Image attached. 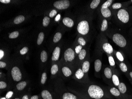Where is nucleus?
<instances>
[{"label": "nucleus", "instance_id": "f257e3e1", "mask_svg": "<svg viewBox=\"0 0 132 99\" xmlns=\"http://www.w3.org/2000/svg\"><path fill=\"white\" fill-rule=\"evenodd\" d=\"M87 93L89 97L92 99H104L111 98L110 96L106 95V93L101 86L95 84H91L89 86Z\"/></svg>", "mask_w": 132, "mask_h": 99}, {"label": "nucleus", "instance_id": "f03ea898", "mask_svg": "<svg viewBox=\"0 0 132 99\" xmlns=\"http://www.w3.org/2000/svg\"><path fill=\"white\" fill-rule=\"evenodd\" d=\"M112 41L119 47L124 48L127 46V41L124 36L119 33H116L112 36Z\"/></svg>", "mask_w": 132, "mask_h": 99}, {"label": "nucleus", "instance_id": "7ed1b4c3", "mask_svg": "<svg viewBox=\"0 0 132 99\" xmlns=\"http://www.w3.org/2000/svg\"><path fill=\"white\" fill-rule=\"evenodd\" d=\"M117 18L123 24L128 23L130 20V15L127 10L121 8L118 10L117 13Z\"/></svg>", "mask_w": 132, "mask_h": 99}, {"label": "nucleus", "instance_id": "20e7f679", "mask_svg": "<svg viewBox=\"0 0 132 99\" xmlns=\"http://www.w3.org/2000/svg\"><path fill=\"white\" fill-rule=\"evenodd\" d=\"M77 29L79 33L82 35H85L89 32V22L86 20L81 21L78 24Z\"/></svg>", "mask_w": 132, "mask_h": 99}, {"label": "nucleus", "instance_id": "39448f33", "mask_svg": "<svg viewBox=\"0 0 132 99\" xmlns=\"http://www.w3.org/2000/svg\"><path fill=\"white\" fill-rule=\"evenodd\" d=\"M75 59V52L73 49L69 48L67 49L64 53V59L65 62L71 63L74 61Z\"/></svg>", "mask_w": 132, "mask_h": 99}, {"label": "nucleus", "instance_id": "423d86ee", "mask_svg": "<svg viewBox=\"0 0 132 99\" xmlns=\"http://www.w3.org/2000/svg\"><path fill=\"white\" fill-rule=\"evenodd\" d=\"M54 6L58 10H65L70 7V1L68 0H58L54 3Z\"/></svg>", "mask_w": 132, "mask_h": 99}, {"label": "nucleus", "instance_id": "0eeeda50", "mask_svg": "<svg viewBox=\"0 0 132 99\" xmlns=\"http://www.w3.org/2000/svg\"><path fill=\"white\" fill-rule=\"evenodd\" d=\"M11 75L14 81L18 82L22 79V74L18 67L15 66L11 70Z\"/></svg>", "mask_w": 132, "mask_h": 99}, {"label": "nucleus", "instance_id": "6e6552de", "mask_svg": "<svg viewBox=\"0 0 132 99\" xmlns=\"http://www.w3.org/2000/svg\"><path fill=\"white\" fill-rule=\"evenodd\" d=\"M102 49L108 55H111L114 52L113 47L107 42L103 43L102 45Z\"/></svg>", "mask_w": 132, "mask_h": 99}, {"label": "nucleus", "instance_id": "1a4fd4ad", "mask_svg": "<svg viewBox=\"0 0 132 99\" xmlns=\"http://www.w3.org/2000/svg\"><path fill=\"white\" fill-rule=\"evenodd\" d=\"M109 92L112 96L119 99H124V98L121 96L122 94L118 89L116 87H112L109 89Z\"/></svg>", "mask_w": 132, "mask_h": 99}, {"label": "nucleus", "instance_id": "9d476101", "mask_svg": "<svg viewBox=\"0 0 132 99\" xmlns=\"http://www.w3.org/2000/svg\"><path fill=\"white\" fill-rule=\"evenodd\" d=\"M61 49L59 46L55 48L53 51L52 56V61H57L59 60L60 55Z\"/></svg>", "mask_w": 132, "mask_h": 99}, {"label": "nucleus", "instance_id": "9b49d317", "mask_svg": "<svg viewBox=\"0 0 132 99\" xmlns=\"http://www.w3.org/2000/svg\"><path fill=\"white\" fill-rule=\"evenodd\" d=\"M102 66V61L101 58H97L94 61V71L97 74H99L100 71H101Z\"/></svg>", "mask_w": 132, "mask_h": 99}, {"label": "nucleus", "instance_id": "f8f14e48", "mask_svg": "<svg viewBox=\"0 0 132 99\" xmlns=\"http://www.w3.org/2000/svg\"><path fill=\"white\" fill-rule=\"evenodd\" d=\"M61 71L63 75L66 77H69L72 74V71L71 69L69 67L66 66H64L62 67Z\"/></svg>", "mask_w": 132, "mask_h": 99}, {"label": "nucleus", "instance_id": "ddd939ff", "mask_svg": "<svg viewBox=\"0 0 132 99\" xmlns=\"http://www.w3.org/2000/svg\"><path fill=\"white\" fill-rule=\"evenodd\" d=\"M62 23L66 27L72 28L74 25V21L69 17H65L62 19Z\"/></svg>", "mask_w": 132, "mask_h": 99}, {"label": "nucleus", "instance_id": "4468645a", "mask_svg": "<svg viewBox=\"0 0 132 99\" xmlns=\"http://www.w3.org/2000/svg\"><path fill=\"white\" fill-rule=\"evenodd\" d=\"M104 75L108 80H112V76L113 75L112 69L109 67H107L104 69Z\"/></svg>", "mask_w": 132, "mask_h": 99}, {"label": "nucleus", "instance_id": "2eb2a0df", "mask_svg": "<svg viewBox=\"0 0 132 99\" xmlns=\"http://www.w3.org/2000/svg\"><path fill=\"white\" fill-rule=\"evenodd\" d=\"M101 12L103 17L105 18H109L112 15V12L109 8H101Z\"/></svg>", "mask_w": 132, "mask_h": 99}, {"label": "nucleus", "instance_id": "dca6fc26", "mask_svg": "<svg viewBox=\"0 0 132 99\" xmlns=\"http://www.w3.org/2000/svg\"><path fill=\"white\" fill-rule=\"evenodd\" d=\"M85 75V73L83 72L82 68H79L76 71L74 76L78 80H82Z\"/></svg>", "mask_w": 132, "mask_h": 99}, {"label": "nucleus", "instance_id": "f3484780", "mask_svg": "<svg viewBox=\"0 0 132 99\" xmlns=\"http://www.w3.org/2000/svg\"><path fill=\"white\" fill-rule=\"evenodd\" d=\"M90 64L89 61L85 60L83 62L82 65V69L85 74L88 72L90 68Z\"/></svg>", "mask_w": 132, "mask_h": 99}, {"label": "nucleus", "instance_id": "a211bd4d", "mask_svg": "<svg viewBox=\"0 0 132 99\" xmlns=\"http://www.w3.org/2000/svg\"><path fill=\"white\" fill-rule=\"evenodd\" d=\"M62 99H78L74 94L70 92H65L62 96Z\"/></svg>", "mask_w": 132, "mask_h": 99}, {"label": "nucleus", "instance_id": "6ab92c4d", "mask_svg": "<svg viewBox=\"0 0 132 99\" xmlns=\"http://www.w3.org/2000/svg\"><path fill=\"white\" fill-rule=\"evenodd\" d=\"M118 89L122 94H124L127 92V88L125 84L123 82H120L118 86Z\"/></svg>", "mask_w": 132, "mask_h": 99}, {"label": "nucleus", "instance_id": "aec40b11", "mask_svg": "<svg viewBox=\"0 0 132 99\" xmlns=\"http://www.w3.org/2000/svg\"><path fill=\"white\" fill-rule=\"evenodd\" d=\"M41 96L43 99H53L52 96L47 90H44L41 92Z\"/></svg>", "mask_w": 132, "mask_h": 99}, {"label": "nucleus", "instance_id": "412c9836", "mask_svg": "<svg viewBox=\"0 0 132 99\" xmlns=\"http://www.w3.org/2000/svg\"><path fill=\"white\" fill-rule=\"evenodd\" d=\"M112 80L114 86L118 87L120 82L117 74H113L112 76Z\"/></svg>", "mask_w": 132, "mask_h": 99}, {"label": "nucleus", "instance_id": "4be33fe9", "mask_svg": "<svg viewBox=\"0 0 132 99\" xmlns=\"http://www.w3.org/2000/svg\"><path fill=\"white\" fill-rule=\"evenodd\" d=\"M25 17L23 16H18L14 19V22L15 24H19L23 22L25 20Z\"/></svg>", "mask_w": 132, "mask_h": 99}, {"label": "nucleus", "instance_id": "5701e85b", "mask_svg": "<svg viewBox=\"0 0 132 99\" xmlns=\"http://www.w3.org/2000/svg\"><path fill=\"white\" fill-rule=\"evenodd\" d=\"M108 27V22L107 19H104L102 21L101 27V31L102 32H104L107 29Z\"/></svg>", "mask_w": 132, "mask_h": 99}, {"label": "nucleus", "instance_id": "b1692460", "mask_svg": "<svg viewBox=\"0 0 132 99\" xmlns=\"http://www.w3.org/2000/svg\"><path fill=\"white\" fill-rule=\"evenodd\" d=\"M27 85V83L25 81H22L19 82L16 85V88L18 91H22L26 87Z\"/></svg>", "mask_w": 132, "mask_h": 99}, {"label": "nucleus", "instance_id": "393cba45", "mask_svg": "<svg viewBox=\"0 0 132 99\" xmlns=\"http://www.w3.org/2000/svg\"><path fill=\"white\" fill-rule=\"evenodd\" d=\"M87 55V51L85 49H82L80 52L78 54V59L81 61L85 59Z\"/></svg>", "mask_w": 132, "mask_h": 99}, {"label": "nucleus", "instance_id": "a878e982", "mask_svg": "<svg viewBox=\"0 0 132 99\" xmlns=\"http://www.w3.org/2000/svg\"><path fill=\"white\" fill-rule=\"evenodd\" d=\"M119 69H120L121 71L124 73H126L128 71V67L127 65L124 62H120L119 64Z\"/></svg>", "mask_w": 132, "mask_h": 99}, {"label": "nucleus", "instance_id": "bb28decb", "mask_svg": "<svg viewBox=\"0 0 132 99\" xmlns=\"http://www.w3.org/2000/svg\"><path fill=\"white\" fill-rule=\"evenodd\" d=\"M108 59H109V63L112 68H115L116 67V63L115 60L112 56L111 55H108Z\"/></svg>", "mask_w": 132, "mask_h": 99}, {"label": "nucleus", "instance_id": "cd10ccee", "mask_svg": "<svg viewBox=\"0 0 132 99\" xmlns=\"http://www.w3.org/2000/svg\"><path fill=\"white\" fill-rule=\"evenodd\" d=\"M101 1V0H93L91 2L90 5V8L92 9H94L98 7Z\"/></svg>", "mask_w": 132, "mask_h": 99}, {"label": "nucleus", "instance_id": "c85d7f7f", "mask_svg": "<svg viewBox=\"0 0 132 99\" xmlns=\"http://www.w3.org/2000/svg\"><path fill=\"white\" fill-rule=\"evenodd\" d=\"M44 38V34L42 32L40 33L38 35V39L37 41V43L39 45H40L42 43Z\"/></svg>", "mask_w": 132, "mask_h": 99}, {"label": "nucleus", "instance_id": "c756f323", "mask_svg": "<svg viewBox=\"0 0 132 99\" xmlns=\"http://www.w3.org/2000/svg\"><path fill=\"white\" fill-rule=\"evenodd\" d=\"M40 59L42 62H45L47 60V53L46 51H42L41 52L40 54Z\"/></svg>", "mask_w": 132, "mask_h": 99}, {"label": "nucleus", "instance_id": "7c9ffc66", "mask_svg": "<svg viewBox=\"0 0 132 99\" xmlns=\"http://www.w3.org/2000/svg\"><path fill=\"white\" fill-rule=\"evenodd\" d=\"M59 71V66L57 64H54L52 66L51 69V73L52 75H55Z\"/></svg>", "mask_w": 132, "mask_h": 99}, {"label": "nucleus", "instance_id": "2f4dec72", "mask_svg": "<svg viewBox=\"0 0 132 99\" xmlns=\"http://www.w3.org/2000/svg\"><path fill=\"white\" fill-rule=\"evenodd\" d=\"M62 37V34L60 32H57L55 34L53 39V42L57 43L61 40Z\"/></svg>", "mask_w": 132, "mask_h": 99}, {"label": "nucleus", "instance_id": "473e14b6", "mask_svg": "<svg viewBox=\"0 0 132 99\" xmlns=\"http://www.w3.org/2000/svg\"><path fill=\"white\" fill-rule=\"evenodd\" d=\"M116 58L120 62H123L124 61V58L122 53L119 51H116Z\"/></svg>", "mask_w": 132, "mask_h": 99}, {"label": "nucleus", "instance_id": "72a5a7b5", "mask_svg": "<svg viewBox=\"0 0 132 99\" xmlns=\"http://www.w3.org/2000/svg\"><path fill=\"white\" fill-rule=\"evenodd\" d=\"M113 0H108L102 4L101 8H107L110 7L113 2Z\"/></svg>", "mask_w": 132, "mask_h": 99}, {"label": "nucleus", "instance_id": "f704fd0d", "mask_svg": "<svg viewBox=\"0 0 132 99\" xmlns=\"http://www.w3.org/2000/svg\"><path fill=\"white\" fill-rule=\"evenodd\" d=\"M19 35V33L18 31H14L12 32L9 35V38L10 39H16Z\"/></svg>", "mask_w": 132, "mask_h": 99}, {"label": "nucleus", "instance_id": "c9c22d12", "mask_svg": "<svg viewBox=\"0 0 132 99\" xmlns=\"http://www.w3.org/2000/svg\"><path fill=\"white\" fill-rule=\"evenodd\" d=\"M122 7V4L119 3V2H116L113 4L112 6V8L114 10H117V9H120L121 7Z\"/></svg>", "mask_w": 132, "mask_h": 99}, {"label": "nucleus", "instance_id": "e433bc0d", "mask_svg": "<svg viewBox=\"0 0 132 99\" xmlns=\"http://www.w3.org/2000/svg\"><path fill=\"white\" fill-rule=\"evenodd\" d=\"M50 22V18L47 16H46L44 18L42 21V24L44 27H47Z\"/></svg>", "mask_w": 132, "mask_h": 99}, {"label": "nucleus", "instance_id": "4c0bfd02", "mask_svg": "<svg viewBox=\"0 0 132 99\" xmlns=\"http://www.w3.org/2000/svg\"><path fill=\"white\" fill-rule=\"evenodd\" d=\"M78 42L79 45L82 46H85L86 44V41L85 39L82 37H80L78 39Z\"/></svg>", "mask_w": 132, "mask_h": 99}, {"label": "nucleus", "instance_id": "58836bf2", "mask_svg": "<svg viewBox=\"0 0 132 99\" xmlns=\"http://www.w3.org/2000/svg\"><path fill=\"white\" fill-rule=\"evenodd\" d=\"M46 79H47V74L46 72L43 73L42 74V77H41V84H45L46 82Z\"/></svg>", "mask_w": 132, "mask_h": 99}, {"label": "nucleus", "instance_id": "ea45409f", "mask_svg": "<svg viewBox=\"0 0 132 99\" xmlns=\"http://www.w3.org/2000/svg\"><path fill=\"white\" fill-rule=\"evenodd\" d=\"M29 51V49L27 47H24L20 50V53L22 55H25Z\"/></svg>", "mask_w": 132, "mask_h": 99}, {"label": "nucleus", "instance_id": "a19ab883", "mask_svg": "<svg viewBox=\"0 0 132 99\" xmlns=\"http://www.w3.org/2000/svg\"><path fill=\"white\" fill-rule=\"evenodd\" d=\"M82 49V46L80 45L77 46H76L75 48V53L77 54H78L80 52Z\"/></svg>", "mask_w": 132, "mask_h": 99}, {"label": "nucleus", "instance_id": "79ce46f5", "mask_svg": "<svg viewBox=\"0 0 132 99\" xmlns=\"http://www.w3.org/2000/svg\"><path fill=\"white\" fill-rule=\"evenodd\" d=\"M57 14V11H56V10H52V11H51V12H50V13H49V17L52 18V17H54V16H55Z\"/></svg>", "mask_w": 132, "mask_h": 99}, {"label": "nucleus", "instance_id": "37998d69", "mask_svg": "<svg viewBox=\"0 0 132 99\" xmlns=\"http://www.w3.org/2000/svg\"><path fill=\"white\" fill-rule=\"evenodd\" d=\"M7 87V84L5 82L1 81L0 82V89H3Z\"/></svg>", "mask_w": 132, "mask_h": 99}, {"label": "nucleus", "instance_id": "c03bdc74", "mask_svg": "<svg viewBox=\"0 0 132 99\" xmlns=\"http://www.w3.org/2000/svg\"><path fill=\"white\" fill-rule=\"evenodd\" d=\"M13 94V92L12 91H9L7 93L6 95V98L7 99H9L11 98Z\"/></svg>", "mask_w": 132, "mask_h": 99}, {"label": "nucleus", "instance_id": "a18cd8bd", "mask_svg": "<svg viewBox=\"0 0 132 99\" xmlns=\"http://www.w3.org/2000/svg\"><path fill=\"white\" fill-rule=\"evenodd\" d=\"M6 66H7V64L5 62L2 61H0V68L1 69L4 68L6 67Z\"/></svg>", "mask_w": 132, "mask_h": 99}, {"label": "nucleus", "instance_id": "49530a36", "mask_svg": "<svg viewBox=\"0 0 132 99\" xmlns=\"http://www.w3.org/2000/svg\"><path fill=\"white\" fill-rule=\"evenodd\" d=\"M10 2H11L10 0H0V2L6 4L10 3Z\"/></svg>", "mask_w": 132, "mask_h": 99}, {"label": "nucleus", "instance_id": "de8ad7c7", "mask_svg": "<svg viewBox=\"0 0 132 99\" xmlns=\"http://www.w3.org/2000/svg\"><path fill=\"white\" fill-rule=\"evenodd\" d=\"M4 56V52L2 50H0V59H2V58Z\"/></svg>", "mask_w": 132, "mask_h": 99}, {"label": "nucleus", "instance_id": "09e8293b", "mask_svg": "<svg viewBox=\"0 0 132 99\" xmlns=\"http://www.w3.org/2000/svg\"><path fill=\"white\" fill-rule=\"evenodd\" d=\"M31 99H39V96L37 95H34L31 97Z\"/></svg>", "mask_w": 132, "mask_h": 99}, {"label": "nucleus", "instance_id": "8fccbe9b", "mask_svg": "<svg viewBox=\"0 0 132 99\" xmlns=\"http://www.w3.org/2000/svg\"><path fill=\"white\" fill-rule=\"evenodd\" d=\"M22 99H29V97L27 95H25L22 97Z\"/></svg>", "mask_w": 132, "mask_h": 99}, {"label": "nucleus", "instance_id": "3c124183", "mask_svg": "<svg viewBox=\"0 0 132 99\" xmlns=\"http://www.w3.org/2000/svg\"><path fill=\"white\" fill-rule=\"evenodd\" d=\"M129 76H130V77L131 78V80H132V71H131L129 72Z\"/></svg>", "mask_w": 132, "mask_h": 99}, {"label": "nucleus", "instance_id": "603ef678", "mask_svg": "<svg viewBox=\"0 0 132 99\" xmlns=\"http://www.w3.org/2000/svg\"><path fill=\"white\" fill-rule=\"evenodd\" d=\"M0 99H7L6 98V97H2V98H0Z\"/></svg>", "mask_w": 132, "mask_h": 99}, {"label": "nucleus", "instance_id": "864d4df0", "mask_svg": "<svg viewBox=\"0 0 132 99\" xmlns=\"http://www.w3.org/2000/svg\"><path fill=\"white\" fill-rule=\"evenodd\" d=\"M20 99L19 98H15V99Z\"/></svg>", "mask_w": 132, "mask_h": 99}, {"label": "nucleus", "instance_id": "5fc2aeb1", "mask_svg": "<svg viewBox=\"0 0 132 99\" xmlns=\"http://www.w3.org/2000/svg\"><path fill=\"white\" fill-rule=\"evenodd\" d=\"M131 2H132V0H131Z\"/></svg>", "mask_w": 132, "mask_h": 99}]
</instances>
